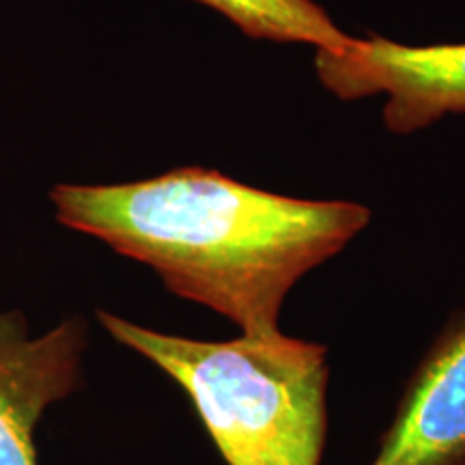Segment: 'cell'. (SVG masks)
Listing matches in <instances>:
<instances>
[{"mask_svg":"<svg viewBox=\"0 0 465 465\" xmlns=\"http://www.w3.org/2000/svg\"><path fill=\"white\" fill-rule=\"evenodd\" d=\"M58 223L149 265L242 334L278 332L291 289L369 224L360 203L306 201L190 166L116 185H56Z\"/></svg>","mask_w":465,"mask_h":465,"instance_id":"cell-1","label":"cell"},{"mask_svg":"<svg viewBox=\"0 0 465 465\" xmlns=\"http://www.w3.org/2000/svg\"><path fill=\"white\" fill-rule=\"evenodd\" d=\"M97 319L188 394L226 465H322L330 380L323 345L281 330L196 341L106 311Z\"/></svg>","mask_w":465,"mask_h":465,"instance_id":"cell-2","label":"cell"},{"mask_svg":"<svg viewBox=\"0 0 465 465\" xmlns=\"http://www.w3.org/2000/svg\"><path fill=\"white\" fill-rule=\"evenodd\" d=\"M315 69L341 100L386 95L383 124L401 136L465 113V44L405 45L380 35L353 37L339 52L317 50Z\"/></svg>","mask_w":465,"mask_h":465,"instance_id":"cell-3","label":"cell"},{"mask_svg":"<svg viewBox=\"0 0 465 465\" xmlns=\"http://www.w3.org/2000/svg\"><path fill=\"white\" fill-rule=\"evenodd\" d=\"M86 323L69 317L31 336L20 311H0V465H39L35 429L80 383Z\"/></svg>","mask_w":465,"mask_h":465,"instance_id":"cell-4","label":"cell"},{"mask_svg":"<svg viewBox=\"0 0 465 465\" xmlns=\"http://www.w3.org/2000/svg\"><path fill=\"white\" fill-rule=\"evenodd\" d=\"M371 465H465V311L418 362Z\"/></svg>","mask_w":465,"mask_h":465,"instance_id":"cell-5","label":"cell"},{"mask_svg":"<svg viewBox=\"0 0 465 465\" xmlns=\"http://www.w3.org/2000/svg\"><path fill=\"white\" fill-rule=\"evenodd\" d=\"M218 11L243 35L278 44H308L317 50L339 52L351 35L334 25L315 0H194Z\"/></svg>","mask_w":465,"mask_h":465,"instance_id":"cell-6","label":"cell"}]
</instances>
